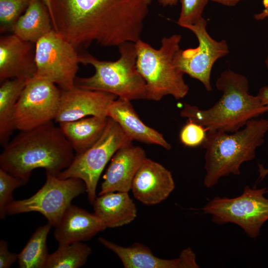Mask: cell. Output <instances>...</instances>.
I'll list each match as a JSON object with an SVG mask.
<instances>
[{
    "label": "cell",
    "instance_id": "obj_34",
    "mask_svg": "<svg viewBox=\"0 0 268 268\" xmlns=\"http://www.w3.org/2000/svg\"><path fill=\"white\" fill-rule=\"evenodd\" d=\"M259 176L258 180H262L268 174V168H265L262 164H258Z\"/></svg>",
    "mask_w": 268,
    "mask_h": 268
},
{
    "label": "cell",
    "instance_id": "obj_27",
    "mask_svg": "<svg viewBox=\"0 0 268 268\" xmlns=\"http://www.w3.org/2000/svg\"><path fill=\"white\" fill-rule=\"evenodd\" d=\"M26 183L5 170L0 168V218L4 219L7 205L12 201V194L17 188Z\"/></svg>",
    "mask_w": 268,
    "mask_h": 268
},
{
    "label": "cell",
    "instance_id": "obj_7",
    "mask_svg": "<svg viewBox=\"0 0 268 268\" xmlns=\"http://www.w3.org/2000/svg\"><path fill=\"white\" fill-rule=\"evenodd\" d=\"M268 189L246 186L243 193L234 198L215 197L202 208L211 214L212 221L218 224L233 223L240 226L252 239L260 234L263 224L268 220Z\"/></svg>",
    "mask_w": 268,
    "mask_h": 268
},
{
    "label": "cell",
    "instance_id": "obj_3",
    "mask_svg": "<svg viewBox=\"0 0 268 268\" xmlns=\"http://www.w3.org/2000/svg\"><path fill=\"white\" fill-rule=\"evenodd\" d=\"M215 86L222 92L220 99L206 109L186 104L180 115L201 125L207 131L233 133L244 127L250 120L268 112L257 96L249 93L247 77L231 70L223 71Z\"/></svg>",
    "mask_w": 268,
    "mask_h": 268
},
{
    "label": "cell",
    "instance_id": "obj_24",
    "mask_svg": "<svg viewBox=\"0 0 268 268\" xmlns=\"http://www.w3.org/2000/svg\"><path fill=\"white\" fill-rule=\"evenodd\" d=\"M52 225L49 222L38 227L18 254L21 268H44L49 254L47 245L48 234Z\"/></svg>",
    "mask_w": 268,
    "mask_h": 268
},
{
    "label": "cell",
    "instance_id": "obj_22",
    "mask_svg": "<svg viewBox=\"0 0 268 268\" xmlns=\"http://www.w3.org/2000/svg\"><path fill=\"white\" fill-rule=\"evenodd\" d=\"M53 29L49 9L43 0H31L11 32L21 39L35 44Z\"/></svg>",
    "mask_w": 268,
    "mask_h": 268
},
{
    "label": "cell",
    "instance_id": "obj_15",
    "mask_svg": "<svg viewBox=\"0 0 268 268\" xmlns=\"http://www.w3.org/2000/svg\"><path fill=\"white\" fill-rule=\"evenodd\" d=\"M36 72L35 44L14 34L0 37V82L13 78L27 80Z\"/></svg>",
    "mask_w": 268,
    "mask_h": 268
},
{
    "label": "cell",
    "instance_id": "obj_16",
    "mask_svg": "<svg viewBox=\"0 0 268 268\" xmlns=\"http://www.w3.org/2000/svg\"><path fill=\"white\" fill-rule=\"evenodd\" d=\"M175 186L171 172L146 157L134 178L131 190L142 203L154 205L166 200Z\"/></svg>",
    "mask_w": 268,
    "mask_h": 268
},
{
    "label": "cell",
    "instance_id": "obj_26",
    "mask_svg": "<svg viewBox=\"0 0 268 268\" xmlns=\"http://www.w3.org/2000/svg\"><path fill=\"white\" fill-rule=\"evenodd\" d=\"M31 0H0V32L12 31Z\"/></svg>",
    "mask_w": 268,
    "mask_h": 268
},
{
    "label": "cell",
    "instance_id": "obj_14",
    "mask_svg": "<svg viewBox=\"0 0 268 268\" xmlns=\"http://www.w3.org/2000/svg\"><path fill=\"white\" fill-rule=\"evenodd\" d=\"M99 242L115 253L125 268H198L196 255L190 247L183 250L179 257L173 259H163L156 257L144 245L135 243L123 247L99 237Z\"/></svg>",
    "mask_w": 268,
    "mask_h": 268
},
{
    "label": "cell",
    "instance_id": "obj_2",
    "mask_svg": "<svg viewBox=\"0 0 268 268\" xmlns=\"http://www.w3.org/2000/svg\"><path fill=\"white\" fill-rule=\"evenodd\" d=\"M74 150L54 121L21 131L3 147L0 168L26 184L32 171L43 168L57 176L72 162Z\"/></svg>",
    "mask_w": 268,
    "mask_h": 268
},
{
    "label": "cell",
    "instance_id": "obj_18",
    "mask_svg": "<svg viewBox=\"0 0 268 268\" xmlns=\"http://www.w3.org/2000/svg\"><path fill=\"white\" fill-rule=\"evenodd\" d=\"M106 228L94 213L71 204L55 226L54 236L59 244L84 242Z\"/></svg>",
    "mask_w": 268,
    "mask_h": 268
},
{
    "label": "cell",
    "instance_id": "obj_23",
    "mask_svg": "<svg viewBox=\"0 0 268 268\" xmlns=\"http://www.w3.org/2000/svg\"><path fill=\"white\" fill-rule=\"evenodd\" d=\"M27 80L13 78L0 82V143L3 147L16 130L14 121L15 107Z\"/></svg>",
    "mask_w": 268,
    "mask_h": 268
},
{
    "label": "cell",
    "instance_id": "obj_37",
    "mask_svg": "<svg viewBox=\"0 0 268 268\" xmlns=\"http://www.w3.org/2000/svg\"><path fill=\"white\" fill-rule=\"evenodd\" d=\"M147 3H148L149 4L151 2V1H152V0H145Z\"/></svg>",
    "mask_w": 268,
    "mask_h": 268
},
{
    "label": "cell",
    "instance_id": "obj_4",
    "mask_svg": "<svg viewBox=\"0 0 268 268\" xmlns=\"http://www.w3.org/2000/svg\"><path fill=\"white\" fill-rule=\"evenodd\" d=\"M268 120L252 119L242 129L233 133L208 131L202 144L205 149L203 184L210 188L230 174H240L241 165L255 158L256 150L264 142Z\"/></svg>",
    "mask_w": 268,
    "mask_h": 268
},
{
    "label": "cell",
    "instance_id": "obj_30",
    "mask_svg": "<svg viewBox=\"0 0 268 268\" xmlns=\"http://www.w3.org/2000/svg\"><path fill=\"white\" fill-rule=\"evenodd\" d=\"M18 260V254L8 251L7 242L0 241V268H8Z\"/></svg>",
    "mask_w": 268,
    "mask_h": 268
},
{
    "label": "cell",
    "instance_id": "obj_5",
    "mask_svg": "<svg viewBox=\"0 0 268 268\" xmlns=\"http://www.w3.org/2000/svg\"><path fill=\"white\" fill-rule=\"evenodd\" d=\"M181 39L179 34L164 37L158 49L141 39L135 43L136 66L146 84V99L157 101L168 95L180 99L187 95L184 73L174 63Z\"/></svg>",
    "mask_w": 268,
    "mask_h": 268
},
{
    "label": "cell",
    "instance_id": "obj_31",
    "mask_svg": "<svg viewBox=\"0 0 268 268\" xmlns=\"http://www.w3.org/2000/svg\"><path fill=\"white\" fill-rule=\"evenodd\" d=\"M265 63L268 69V56L266 58ZM257 95L260 98L262 102L268 107V86L261 87Z\"/></svg>",
    "mask_w": 268,
    "mask_h": 268
},
{
    "label": "cell",
    "instance_id": "obj_19",
    "mask_svg": "<svg viewBox=\"0 0 268 268\" xmlns=\"http://www.w3.org/2000/svg\"><path fill=\"white\" fill-rule=\"evenodd\" d=\"M130 101L118 97L109 107L108 117L115 121L132 140L156 144L170 150L171 144L161 133L143 123Z\"/></svg>",
    "mask_w": 268,
    "mask_h": 268
},
{
    "label": "cell",
    "instance_id": "obj_13",
    "mask_svg": "<svg viewBox=\"0 0 268 268\" xmlns=\"http://www.w3.org/2000/svg\"><path fill=\"white\" fill-rule=\"evenodd\" d=\"M117 98L111 93L75 86L68 90H61L54 122L60 124L88 116L108 117L109 107Z\"/></svg>",
    "mask_w": 268,
    "mask_h": 268
},
{
    "label": "cell",
    "instance_id": "obj_9",
    "mask_svg": "<svg viewBox=\"0 0 268 268\" xmlns=\"http://www.w3.org/2000/svg\"><path fill=\"white\" fill-rule=\"evenodd\" d=\"M46 174V181L41 189L29 198L10 202L5 208L6 215L38 212L55 227L72 200L86 192L85 184L80 179H60Z\"/></svg>",
    "mask_w": 268,
    "mask_h": 268
},
{
    "label": "cell",
    "instance_id": "obj_28",
    "mask_svg": "<svg viewBox=\"0 0 268 268\" xmlns=\"http://www.w3.org/2000/svg\"><path fill=\"white\" fill-rule=\"evenodd\" d=\"M209 0H180L181 12L177 23L184 27L197 22L201 17Z\"/></svg>",
    "mask_w": 268,
    "mask_h": 268
},
{
    "label": "cell",
    "instance_id": "obj_29",
    "mask_svg": "<svg viewBox=\"0 0 268 268\" xmlns=\"http://www.w3.org/2000/svg\"><path fill=\"white\" fill-rule=\"evenodd\" d=\"M207 130L201 125L188 119L179 134L181 143L186 146L195 147L202 145L207 133Z\"/></svg>",
    "mask_w": 268,
    "mask_h": 268
},
{
    "label": "cell",
    "instance_id": "obj_25",
    "mask_svg": "<svg viewBox=\"0 0 268 268\" xmlns=\"http://www.w3.org/2000/svg\"><path fill=\"white\" fill-rule=\"evenodd\" d=\"M91 249L82 242L59 244L49 254L44 268H78L86 263Z\"/></svg>",
    "mask_w": 268,
    "mask_h": 268
},
{
    "label": "cell",
    "instance_id": "obj_8",
    "mask_svg": "<svg viewBox=\"0 0 268 268\" xmlns=\"http://www.w3.org/2000/svg\"><path fill=\"white\" fill-rule=\"evenodd\" d=\"M120 125L108 117L105 130L99 139L89 148L75 157L70 165L57 176L60 179L76 178L85 184L88 200L92 204L100 175L115 153L132 143Z\"/></svg>",
    "mask_w": 268,
    "mask_h": 268
},
{
    "label": "cell",
    "instance_id": "obj_6",
    "mask_svg": "<svg viewBox=\"0 0 268 268\" xmlns=\"http://www.w3.org/2000/svg\"><path fill=\"white\" fill-rule=\"evenodd\" d=\"M118 48L120 57L115 61L100 60L86 52L80 54V64L91 65L95 72L90 77H76L75 86L130 101L146 99V84L136 66L135 43L125 42Z\"/></svg>",
    "mask_w": 268,
    "mask_h": 268
},
{
    "label": "cell",
    "instance_id": "obj_20",
    "mask_svg": "<svg viewBox=\"0 0 268 268\" xmlns=\"http://www.w3.org/2000/svg\"><path fill=\"white\" fill-rule=\"evenodd\" d=\"M96 197L92 203L94 213L107 227L116 228L128 224L137 215V209L128 192H110Z\"/></svg>",
    "mask_w": 268,
    "mask_h": 268
},
{
    "label": "cell",
    "instance_id": "obj_10",
    "mask_svg": "<svg viewBox=\"0 0 268 268\" xmlns=\"http://www.w3.org/2000/svg\"><path fill=\"white\" fill-rule=\"evenodd\" d=\"M77 49L54 29L35 44L36 72L33 78L44 79L61 90L75 86L80 64Z\"/></svg>",
    "mask_w": 268,
    "mask_h": 268
},
{
    "label": "cell",
    "instance_id": "obj_17",
    "mask_svg": "<svg viewBox=\"0 0 268 268\" xmlns=\"http://www.w3.org/2000/svg\"><path fill=\"white\" fill-rule=\"evenodd\" d=\"M146 158L144 150L132 143L120 148L111 158L99 195L110 192H129L137 171Z\"/></svg>",
    "mask_w": 268,
    "mask_h": 268
},
{
    "label": "cell",
    "instance_id": "obj_35",
    "mask_svg": "<svg viewBox=\"0 0 268 268\" xmlns=\"http://www.w3.org/2000/svg\"><path fill=\"white\" fill-rule=\"evenodd\" d=\"M163 6H173L176 4L178 0H157Z\"/></svg>",
    "mask_w": 268,
    "mask_h": 268
},
{
    "label": "cell",
    "instance_id": "obj_33",
    "mask_svg": "<svg viewBox=\"0 0 268 268\" xmlns=\"http://www.w3.org/2000/svg\"><path fill=\"white\" fill-rule=\"evenodd\" d=\"M213 2H215L227 6H235L240 1L244 0H211Z\"/></svg>",
    "mask_w": 268,
    "mask_h": 268
},
{
    "label": "cell",
    "instance_id": "obj_32",
    "mask_svg": "<svg viewBox=\"0 0 268 268\" xmlns=\"http://www.w3.org/2000/svg\"><path fill=\"white\" fill-rule=\"evenodd\" d=\"M263 3L264 7L263 10L254 15V18L257 20H262L268 17V0H263Z\"/></svg>",
    "mask_w": 268,
    "mask_h": 268
},
{
    "label": "cell",
    "instance_id": "obj_11",
    "mask_svg": "<svg viewBox=\"0 0 268 268\" xmlns=\"http://www.w3.org/2000/svg\"><path fill=\"white\" fill-rule=\"evenodd\" d=\"M207 21L203 17L193 24L185 26L196 35L199 42L195 48L181 49L176 53L174 63L184 74L200 81L208 91L212 90L210 76L215 62L227 55L229 48L225 40L213 39L206 29Z\"/></svg>",
    "mask_w": 268,
    "mask_h": 268
},
{
    "label": "cell",
    "instance_id": "obj_12",
    "mask_svg": "<svg viewBox=\"0 0 268 268\" xmlns=\"http://www.w3.org/2000/svg\"><path fill=\"white\" fill-rule=\"evenodd\" d=\"M61 89L49 81L28 79L16 105L14 125L19 131L30 130L54 121Z\"/></svg>",
    "mask_w": 268,
    "mask_h": 268
},
{
    "label": "cell",
    "instance_id": "obj_21",
    "mask_svg": "<svg viewBox=\"0 0 268 268\" xmlns=\"http://www.w3.org/2000/svg\"><path fill=\"white\" fill-rule=\"evenodd\" d=\"M108 117L89 116L59 124L75 155L83 153L101 137Z\"/></svg>",
    "mask_w": 268,
    "mask_h": 268
},
{
    "label": "cell",
    "instance_id": "obj_36",
    "mask_svg": "<svg viewBox=\"0 0 268 268\" xmlns=\"http://www.w3.org/2000/svg\"><path fill=\"white\" fill-rule=\"evenodd\" d=\"M44 2L45 3L46 6L49 9L50 13V10H51V4H50V0H43Z\"/></svg>",
    "mask_w": 268,
    "mask_h": 268
},
{
    "label": "cell",
    "instance_id": "obj_1",
    "mask_svg": "<svg viewBox=\"0 0 268 268\" xmlns=\"http://www.w3.org/2000/svg\"><path fill=\"white\" fill-rule=\"evenodd\" d=\"M54 29L76 49L117 47L140 39L145 0H50Z\"/></svg>",
    "mask_w": 268,
    "mask_h": 268
}]
</instances>
